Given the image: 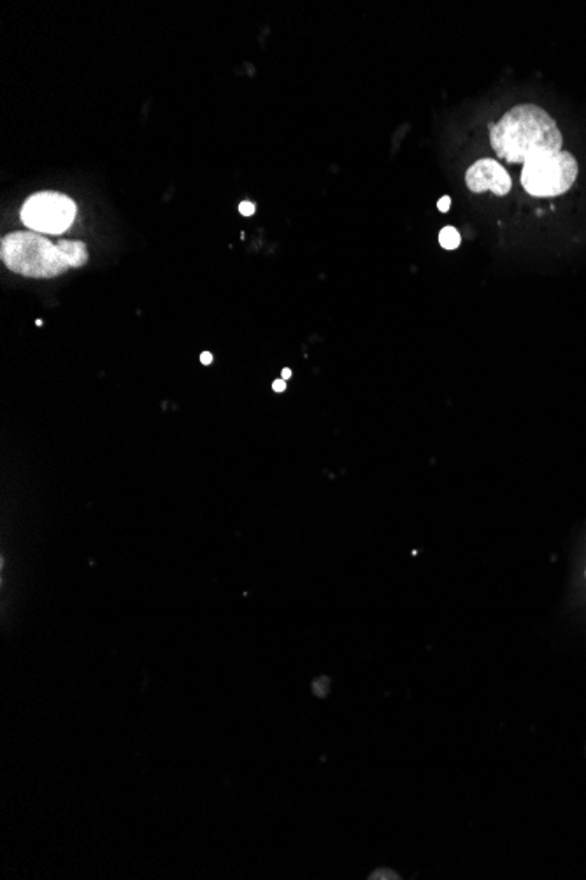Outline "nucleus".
<instances>
[{
	"mask_svg": "<svg viewBox=\"0 0 586 880\" xmlns=\"http://www.w3.org/2000/svg\"><path fill=\"white\" fill-rule=\"evenodd\" d=\"M561 134L555 120L539 105L521 104L490 125V145L511 164L527 162L541 154L561 152Z\"/></svg>",
	"mask_w": 586,
	"mask_h": 880,
	"instance_id": "nucleus-1",
	"label": "nucleus"
},
{
	"mask_svg": "<svg viewBox=\"0 0 586 880\" xmlns=\"http://www.w3.org/2000/svg\"><path fill=\"white\" fill-rule=\"evenodd\" d=\"M0 257L13 273L28 278H53L71 267L58 245L30 231L7 234L0 245Z\"/></svg>",
	"mask_w": 586,
	"mask_h": 880,
	"instance_id": "nucleus-2",
	"label": "nucleus"
},
{
	"mask_svg": "<svg viewBox=\"0 0 586 880\" xmlns=\"http://www.w3.org/2000/svg\"><path fill=\"white\" fill-rule=\"evenodd\" d=\"M578 178V162L567 154H541L523 164L521 185L534 197H557Z\"/></svg>",
	"mask_w": 586,
	"mask_h": 880,
	"instance_id": "nucleus-3",
	"label": "nucleus"
},
{
	"mask_svg": "<svg viewBox=\"0 0 586 880\" xmlns=\"http://www.w3.org/2000/svg\"><path fill=\"white\" fill-rule=\"evenodd\" d=\"M76 203L58 192H39L22 207V222L37 233L62 234L76 218Z\"/></svg>",
	"mask_w": 586,
	"mask_h": 880,
	"instance_id": "nucleus-4",
	"label": "nucleus"
},
{
	"mask_svg": "<svg viewBox=\"0 0 586 880\" xmlns=\"http://www.w3.org/2000/svg\"><path fill=\"white\" fill-rule=\"evenodd\" d=\"M465 185L474 194L490 190L497 195H506L510 194L511 178L502 164L492 158H482L467 169Z\"/></svg>",
	"mask_w": 586,
	"mask_h": 880,
	"instance_id": "nucleus-5",
	"label": "nucleus"
},
{
	"mask_svg": "<svg viewBox=\"0 0 586 880\" xmlns=\"http://www.w3.org/2000/svg\"><path fill=\"white\" fill-rule=\"evenodd\" d=\"M56 245L64 252V255H65V259H67L71 267H81V265L86 264L88 250H86L84 243H81V241H60Z\"/></svg>",
	"mask_w": 586,
	"mask_h": 880,
	"instance_id": "nucleus-6",
	"label": "nucleus"
},
{
	"mask_svg": "<svg viewBox=\"0 0 586 880\" xmlns=\"http://www.w3.org/2000/svg\"><path fill=\"white\" fill-rule=\"evenodd\" d=\"M460 241H462V237H460L459 231L455 227H444L439 234V243L446 250H457L460 246Z\"/></svg>",
	"mask_w": 586,
	"mask_h": 880,
	"instance_id": "nucleus-7",
	"label": "nucleus"
},
{
	"mask_svg": "<svg viewBox=\"0 0 586 880\" xmlns=\"http://www.w3.org/2000/svg\"><path fill=\"white\" fill-rule=\"evenodd\" d=\"M239 211H241V215H243V216H253V213H255V205H253V203H250V201H244V203H241V205H239Z\"/></svg>",
	"mask_w": 586,
	"mask_h": 880,
	"instance_id": "nucleus-8",
	"label": "nucleus"
},
{
	"mask_svg": "<svg viewBox=\"0 0 586 880\" xmlns=\"http://www.w3.org/2000/svg\"><path fill=\"white\" fill-rule=\"evenodd\" d=\"M450 206H452V199H450L448 195H446V197H441V199H439V203H437L439 211H442V213H446V211L450 209Z\"/></svg>",
	"mask_w": 586,
	"mask_h": 880,
	"instance_id": "nucleus-9",
	"label": "nucleus"
},
{
	"mask_svg": "<svg viewBox=\"0 0 586 880\" xmlns=\"http://www.w3.org/2000/svg\"><path fill=\"white\" fill-rule=\"evenodd\" d=\"M284 389H286V385H284V382H283V380L274 382V390H276V392H283Z\"/></svg>",
	"mask_w": 586,
	"mask_h": 880,
	"instance_id": "nucleus-10",
	"label": "nucleus"
},
{
	"mask_svg": "<svg viewBox=\"0 0 586 880\" xmlns=\"http://www.w3.org/2000/svg\"><path fill=\"white\" fill-rule=\"evenodd\" d=\"M211 361H213V357H211V354H203V363L209 364L211 363Z\"/></svg>",
	"mask_w": 586,
	"mask_h": 880,
	"instance_id": "nucleus-11",
	"label": "nucleus"
},
{
	"mask_svg": "<svg viewBox=\"0 0 586 880\" xmlns=\"http://www.w3.org/2000/svg\"><path fill=\"white\" fill-rule=\"evenodd\" d=\"M290 376H292V371H290V369H283V378L286 380V378H290Z\"/></svg>",
	"mask_w": 586,
	"mask_h": 880,
	"instance_id": "nucleus-12",
	"label": "nucleus"
},
{
	"mask_svg": "<svg viewBox=\"0 0 586 880\" xmlns=\"http://www.w3.org/2000/svg\"><path fill=\"white\" fill-rule=\"evenodd\" d=\"M585 576H586V571H585Z\"/></svg>",
	"mask_w": 586,
	"mask_h": 880,
	"instance_id": "nucleus-13",
	"label": "nucleus"
}]
</instances>
